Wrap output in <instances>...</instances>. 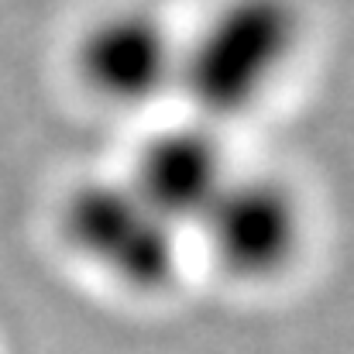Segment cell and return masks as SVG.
Listing matches in <instances>:
<instances>
[{
    "instance_id": "cell-3",
    "label": "cell",
    "mask_w": 354,
    "mask_h": 354,
    "mask_svg": "<svg viewBox=\"0 0 354 354\" xmlns=\"http://www.w3.org/2000/svg\"><path fill=\"white\" fill-rule=\"evenodd\" d=\"M196 231L221 272L241 282L282 275L303 244V207L289 183L265 172H234Z\"/></svg>"
},
{
    "instance_id": "cell-5",
    "label": "cell",
    "mask_w": 354,
    "mask_h": 354,
    "mask_svg": "<svg viewBox=\"0 0 354 354\" xmlns=\"http://www.w3.org/2000/svg\"><path fill=\"white\" fill-rule=\"evenodd\" d=\"M234 176L224 141L207 120L155 131L127 172V183L179 231L196 227Z\"/></svg>"
},
{
    "instance_id": "cell-4",
    "label": "cell",
    "mask_w": 354,
    "mask_h": 354,
    "mask_svg": "<svg viewBox=\"0 0 354 354\" xmlns=\"http://www.w3.org/2000/svg\"><path fill=\"white\" fill-rule=\"evenodd\" d=\"M183 38L148 7L100 14L76 41V76L107 107H145L176 90Z\"/></svg>"
},
{
    "instance_id": "cell-2",
    "label": "cell",
    "mask_w": 354,
    "mask_h": 354,
    "mask_svg": "<svg viewBox=\"0 0 354 354\" xmlns=\"http://www.w3.org/2000/svg\"><path fill=\"white\" fill-rule=\"evenodd\" d=\"M62 237L69 248L127 292L169 289L183 265V231L165 221L131 183L86 179L62 200Z\"/></svg>"
},
{
    "instance_id": "cell-1",
    "label": "cell",
    "mask_w": 354,
    "mask_h": 354,
    "mask_svg": "<svg viewBox=\"0 0 354 354\" xmlns=\"http://www.w3.org/2000/svg\"><path fill=\"white\" fill-rule=\"evenodd\" d=\"M292 0H224L183 41L176 90L200 120H234L254 111L299 52Z\"/></svg>"
}]
</instances>
